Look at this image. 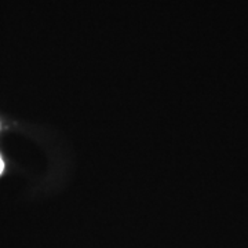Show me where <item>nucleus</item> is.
<instances>
[{
    "mask_svg": "<svg viewBox=\"0 0 248 248\" xmlns=\"http://www.w3.org/2000/svg\"><path fill=\"white\" fill-rule=\"evenodd\" d=\"M3 170H4V163H3V160L0 157V174L3 172Z\"/></svg>",
    "mask_w": 248,
    "mask_h": 248,
    "instance_id": "1",
    "label": "nucleus"
}]
</instances>
